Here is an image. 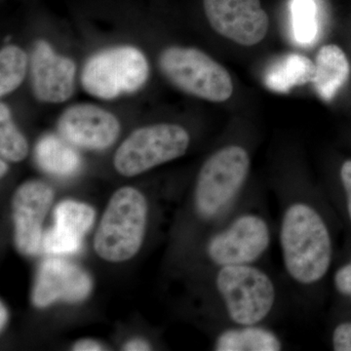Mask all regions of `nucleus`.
Wrapping results in <instances>:
<instances>
[{"label":"nucleus","mask_w":351,"mask_h":351,"mask_svg":"<svg viewBox=\"0 0 351 351\" xmlns=\"http://www.w3.org/2000/svg\"><path fill=\"white\" fill-rule=\"evenodd\" d=\"M29 152L27 140L14 124L10 110L4 103L0 105V154L13 162L24 160Z\"/></svg>","instance_id":"aec40b11"},{"label":"nucleus","mask_w":351,"mask_h":351,"mask_svg":"<svg viewBox=\"0 0 351 351\" xmlns=\"http://www.w3.org/2000/svg\"><path fill=\"white\" fill-rule=\"evenodd\" d=\"M207 20L223 38L254 46L267 36L269 19L260 0H204Z\"/></svg>","instance_id":"1a4fd4ad"},{"label":"nucleus","mask_w":351,"mask_h":351,"mask_svg":"<svg viewBox=\"0 0 351 351\" xmlns=\"http://www.w3.org/2000/svg\"><path fill=\"white\" fill-rule=\"evenodd\" d=\"M54 217V228L69 237L82 240L93 225L95 211L84 203L66 200L58 205Z\"/></svg>","instance_id":"a211bd4d"},{"label":"nucleus","mask_w":351,"mask_h":351,"mask_svg":"<svg viewBox=\"0 0 351 351\" xmlns=\"http://www.w3.org/2000/svg\"><path fill=\"white\" fill-rule=\"evenodd\" d=\"M34 157L41 169L58 177L75 175L82 167V159L73 145L54 135L40 138Z\"/></svg>","instance_id":"dca6fc26"},{"label":"nucleus","mask_w":351,"mask_h":351,"mask_svg":"<svg viewBox=\"0 0 351 351\" xmlns=\"http://www.w3.org/2000/svg\"><path fill=\"white\" fill-rule=\"evenodd\" d=\"M76 66L58 55L45 40H38L32 56V85L34 96L44 103L68 101L75 91Z\"/></svg>","instance_id":"f8f14e48"},{"label":"nucleus","mask_w":351,"mask_h":351,"mask_svg":"<svg viewBox=\"0 0 351 351\" xmlns=\"http://www.w3.org/2000/svg\"><path fill=\"white\" fill-rule=\"evenodd\" d=\"M149 68L144 53L133 46H117L101 51L88 60L82 83L88 94L112 100L138 91L147 82Z\"/></svg>","instance_id":"423d86ee"},{"label":"nucleus","mask_w":351,"mask_h":351,"mask_svg":"<svg viewBox=\"0 0 351 351\" xmlns=\"http://www.w3.org/2000/svg\"><path fill=\"white\" fill-rule=\"evenodd\" d=\"M54 198V191L46 182H25L12 198L15 243L25 256L38 253L43 245V223Z\"/></svg>","instance_id":"9d476101"},{"label":"nucleus","mask_w":351,"mask_h":351,"mask_svg":"<svg viewBox=\"0 0 351 351\" xmlns=\"http://www.w3.org/2000/svg\"><path fill=\"white\" fill-rule=\"evenodd\" d=\"M313 78L316 93L325 101H331L350 77V66L345 52L335 44L323 46L315 59Z\"/></svg>","instance_id":"4468645a"},{"label":"nucleus","mask_w":351,"mask_h":351,"mask_svg":"<svg viewBox=\"0 0 351 351\" xmlns=\"http://www.w3.org/2000/svg\"><path fill=\"white\" fill-rule=\"evenodd\" d=\"M332 345L335 351H351V322L341 323L335 328Z\"/></svg>","instance_id":"5701e85b"},{"label":"nucleus","mask_w":351,"mask_h":351,"mask_svg":"<svg viewBox=\"0 0 351 351\" xmlns=\"http://www.w3.org/2000/svg\"><path fill=\"white\" fill-rule=\"evenodd\" d=\"M189 142L188 131L177 124L143 127L120 145L113 164L119 174L134 177L184 156Z\"/></svg>","instance_id":"0eeeda50"},{"label":"nucleus","mask_w":351,"mask_h":351,"mask_svg":"<svg viewBox=\"0 0 351 351\" xmlns=\"http://www.w3.org/2000/svg\"><path fill=\"white\" fill-rule=\"evenodd\" d=\"M291 13L295 40L304 46L315 43L318 34L315 0H293Z\"/></svg>","instance_id":"412c9836"},{"label":"nucleus","mask_w":351,"mask_h":351,"mask_svg":"<svg viewBox=\"0 0 351 351\" xmlns=\"http://www.w3.org/2000/svg\"><path fill=\"white\" fill-rule=\"evenodd\" d=\"M73 350L75 351H100L105 348L98 341H93V339H82L73 346Z\"/></svg>","instance_id":"a878e982"},{"label":"nucleus","mask_w":351,"mask_h":351,"mask_svg":"<svg viewBox=\"0 0 351 351\" xmlns=\"http://www.w3.org/2000/svg\"><path fill=\"white\" fill-rule=\"evenodd\" d=\"M315 64L299 54H289L270 66L263 77L265 86L279 93L313 82Z\"/></svg>","instance_id":"f3484780"},{"label":"nucleus","mask_w":351,"mask_h":351,"mask_svg":"<svg viewBox=\"0 0 351 351\" xmlns=\"http://www.w3.org/2000/svg\"><path fill=\"white\" fill-rule=\"evenodd\" d=\"M7 318H8V313H7L6 307L4 306L3 302H1L0 304V329L1 331L6 325Z\"/></svg>","instance_id":"cd10ccee"},{"label":"nucleus","mask_w":351,"mask_h":351,"mask_svg":"<svg viewBox=\"0 0 351 351\" xmlns=\"http://www.w3.org/2000/svg\"><path fill=\"white\" fill-rule=\"evenodd\" d=\"M335 288L339 294L351 299V261L337 270L334 276Z\"/></svg>","instance_id":"b1692460"},{"label":"nucleus","mask_w":351,"mask_h":351,"mask_svg":"<svg viewBox=\"0 0 351 351\" xmlns=\"http://www.w3.org/2000/svg\"><path fill=\"white\" fill-rule=\"evenodd\" d=\"M341 179L346 195V207L351 221V160H346L341 168Z\"/></svg>","instance_id":"393cba45"},{"label":"nucleus","mask_w":351,"mask_h":351,"mask_svg":"<svg viewBox=\"0 0 351 351\" xmlns=\"http://www.w3.org/2000/svg\"><path fill=\"white\" fill-rule=\"evenodd\" d=\"M0 170H1V177H3L6 174L7 170H8V166L4 162L3 159L0 161Z\"/></svg>","instance_id":"c85d7f7f"},{"label":"nucleus","mask_w":351,"mask_h":351,"mask_svg":"<svg viewBox=\"0 0 351 351\" xmlns=\"http://www.w3.org/2000/svg\"><path fill=\"white\" fill-rule=\"evenodd\" d=\"M43 246L44 251L54 255L73 254L80 250L82 239L69 237L56 228H52L44 234Z\"/></svg>","instance_id":"4be33fe9"},{"label":"nucleus","mask_w":351,"mask_h":351,"mask_svg":"<svg viewBox=\"0 0 351 351\" xmlns=\"http://www.w3.org/2000/svg\"><path fill=\"white\" fill-rule=\"evenodd\" d=\"M147 217V200L138 189L124 186L115 191L95 234L97 255L110 263L133 258L142 246Z\"/></svg>","instance_id":"f03ea898"},{"label":"nucleus","mask_w":351,"mask_h":351,"mask_svg":"<svg viewBox=\"0 0 351 351\" xmlns=\"http://www.w3.org/2000/svg\"><path fill=\"white\" fill-rule=\"evenodd\" d=\"M281 255L288 276L304 287L319 284L332 258L331 232L319 209L308 200L288 203L281 217Z\"/></svg>","instance_id":"f257e3e1"},{"label":"nucleus","mask_w":351,"mask_h":351,"mask_svg":"<svg viewBox=\"0 0 351 351\" xmlns=\"http://www.w3.org/2000/svg\"><path fill=\"white\" fill-rule=\"evenodd\" d=\"M282 348L278 335L262 324L235 325L221 332L215 343L217 351H278Z\"/></svg>","instance_id":"2eb2a0df"},{"label":"nucleus","mask_w":351,"mask_h":351,"mask_svg":"<svg viewBox=\"0 0 351 351\" xmlns=\"http://www.w3.org/2000/svg\"><path fill=\"white\" fill-rule=\"evenodd\" d=\"M250 170L248 152L240 145H228L205 161L196 181L195 210L211 219L226 209L244 186Z\"/></svg>","instance_id":"39448f33"},{"label":"nucleus","mask_w":351,"mask_h":351,"mask_svg":"<svg viewBox=\"0 0 351 351\" xmlns=\"http://www.w3.org/2000/svg\"><path fill=\"white\" fill-rule=\"evenodd\" d=\"M60 136L75 147L87 149H105L117 140L119 119L108 110L80 104L66 108L59 120Z\"/></svg>","instance_id":"9b49d317"},{"label":"nucleus","mask_w":351,"mask_h":351,"mask_svg":"<svg viewBox=\"0 0 351 351\" xmlns=\"http://www.w3.org/2000/svg\"><path fill=\"white\" fill-rule=\"evenodd\" d=\"M91 289V278L84 270L66 261L49 258L39 267L32 302L36 306L46 307L56 302H82Z\"/></svg>","instance_id":"ddd939ff"},{"label":"nucleus","mask_w":351,"mask_h":351,"mask_svg":"<svg viewBox=\"0 0 351 351\" xmlns=\"http://www.w3.org/2000/svg\"><path fill=\"white\" fill-rule=\"evenodd\" d=\"M27 54L15 45H7L0 52V95L15 91L27 73Z\"/></svg>","instance_id":"6ab92c4d"},{"label":"nucleus","mask_w":351,"mask_h":351,"mask_svg":"<svg viewBox=\"0 0 351 351\" xmlns=\"http://www.w3.org/2000/svg\"><path fill=\"white\" fill-rule=\"evenodd\" d=\"M159 66L165 77L186 94L215 103L232 97L230 73L203 51L181 46L166 48L159 58Z\"/></svg>","instance_id":"20e7f679"},{"label":"nucleus","mask_w":351,"mask_h":351,"mask_svg":"<svg viewBox=\"0 0 351 351\" xmlns=\"http://www.w3.org/2000/svg\"><path fill=\"white\" fill-rule=\"evenodd\" d=\"M123 350L127 351H144L151 350V346L144 339H135L128 341L123 346Z\"/></svg>","instance_id":"bb28decb"},{"label":"nucleus","mask_w":351,"mask_h":351,"mask_svg":"<svg viewBox=\"0 0 351 351\" xmlns=\"http://www.w3.org/2000/svg\"><path fill=\"white\" fill-rule=\"evenodd\" d=\"M270 242L271 230L267 219L249 212L239 215L209 240L207 256L219 267L255 265L269 250Z\"/></svg>","instance_id":"6e6552de"},{"label":"nucleus","mask_w":351,"mask_h":351,"mask_svg":"<svg viewBox=\"0 0 351 351\" xmlns=\"http://www.w3.org/2000/svg\"><path fill=\"white\" fill-rule=\"evenodd\" d=\"M216 287L228 318L235 325L262 324L276 304V284L255 265L219 267Z\"/></svg>","instance_id":"7ed1b4c3"}]
</instances>
